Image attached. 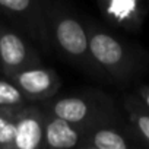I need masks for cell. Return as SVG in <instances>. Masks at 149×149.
<instances>
[{
	"label": "cell",
	"mask_w": 149,
	"mask_h": 149,
	"mask_svg": "<svg viewBox=\"0 0 149 149\" xmlns=\"http://www.w3.org/2000/svg\"><path fill=\"white\" fill-rule=\"evenodd\" d=\"M16 110H0V149H13Z\"/></svg>",
	"instance_id": "obj_13"
},
{
	"label": "cell",
	"mask_w": 149,
	"mask_h": 149,
	"mask_svg": "<svg viewBox=\"0 0 149 149\" xmlns=\"http://www.w3.org/2000/svg\"><path fill=\"white\" fill-rule=\"evenodd\" d=\"M10 81L18 86L29 104H42L53 100L61 86V79L57 72L42 64L22 70Z\"/></svg>",
	"instance_id": "obj_7"
},
{
	"label": "cell",
	"mask_w": 149,
	"mask_h": 149,
	"mask_svg": "<svg viewBox=\"0 0 149 149\" xmlns=\"http://www.w3.org/2000/svg\"><path fill=\"white\" fill-rule=\"evenodd\" d=\"M48 22L54 51L89 78L110 82L91 56L82 15L64 2L48 0Z\"/></svg>",
	"instance_id": "obj_2"
},
{
	"label": "cell",
	"mask_w": 149,
	"mask_h": 149,
	"mask_svg": "<svg viewBox=\"0 0 149 149\" xmlns=\"http://www.w3.org/2000/svg\"><path fill=\"white\" fill-rule=\"evenodd\" d=\"M133 94L140 100V102L143 104V107L149 111V85H146V84H137Z\"/></svg>",
	"instance_id": "obj_14"
},
{
	"label": "cell",
	"mask_w": 149,
	"mask_h": 149,
	"mask_svg": "<svg viewBox=\"0 0 149 149\" xmlns=\"http://www.w3.org/2000/svg\"><path fill=\"white\" fill-rule=\"evenodd\" d=\"M0 76H2V67H0Z\"/></svg>",
	"instance_id": "obj_17"
},
{
	"label": "cell",
	"mask_w": 149,
	"mask_h": 149,
	"mask_svg": "<svg viewBox=\"0 0 149 149\" xmlns=\"http://www.w3.org/2000/svg\"><path fill=\"white\" fill-rule=\"evenodd\" d=\"M41 64L40 53L9 22L0 19V67L2 76L12 79L25 69Z\"/></svg>",
	"instance_id": "obj_5"
},
{
	"label": "cell",
	"mask_w": 149,
	"mask_h": 149,
	"mask_svg": "<svg viewBox=\"0 0 149 149\" xmlns=\"http://www.w3.org/2000/svg\"><path fill=\"white\" fill-rule=\"evenodd\" d=\"M0 16L47 54L53 51L48 0H0Z\"/></svg>",
	"instance_id": "obj_4"
},
{
	"label": "cell",
	"mask_w": 149,
	"mask_h": 149,
	"mask_svg": "<svg viewBox=\"0 0 149 149\" xmlns=\"http://www.w3.org/2000/svg\"><path fill=\"white\" fill-rule=\"evenodd\" d=\"M85 133V129L76 127L45 113L41 149H78L84 143Z\"/></svg>",
	"instance_id": "obj_10"
},
{
	"label": "cell",
	"mask_w": 149,
	"mask_h": 149,
	"mask_svg": "<svg viewBox=\"0 0 149 149\" xmlns=\"http://www.w3.org/2000/svg\"><path fill=\"white\" fill-rule=\"evenodd\" d=\"M78 149H97L95 146H92V145H88V143H82Z\"/></svg>",
	"instance_id": "obj_15"
},
{
	"label": "cell",
	"mask_w": 149,
	"mask_h": 149,
	"mask_svg": "<svg viewBox=\"0 0 149 149\" xmlns=\"http://www.w3.org/2000/svg\"><path fill=\"white\" fill-rule=\"evenodd\" d=\"M137 149H149V148H146V146H143V145H139Z\"/></svg>",
	"instance_id": "obj_16"
},
{
	"label": "cell",
	"mask_w": 149,
	"mask_h": 149,
	"mask_svg": "<svg viewBox=\"0 0 149 149\" xmlns=\"http://www.w3.org/2000/svg\"><path fill=\"white\" fill-rule=\"evenodd\" d=\"M82 21L91 56L108 81L120 86L137 82L149 63L148 51L116 35L89 16H82Z\"/></svg>",
	"instance_id": "obj_1"
},
{
	"label": "cell",
	"mask_w": 149,
	"mask_h": 149,
	"mask_svg": "<svg viewBox=\"0 0 149 149\" xmlns=\"http://www.w3.org/2000/svg\"><path fill=\"white\" fill-rule=\"evenodd\" d=\"M84 143L97 149H137L140 145L127 126L126 118L118 124H104L86 130Z\"/></svg>",
	"instance_id": "obj_9"
},
{
	"label": "cell",
	"mask_w": 149,
	"mask_h": 149,
	"mask_svg": "<svg viewBox=\"0 0 149 149\" xmlns=\"http://www.w3.org/2000/svg\"><path fill=\"white\" fill-rule=\"evenodd\" d=\"M32 105L29 104L18 86L8 78L0 76V110H16Z\"/></svg>",
	"instance_id": "obj_12"
},
{
	"label": "cell",
	"mask_w": 149,
	"mask_h": 149,
	"mask_svg": "<svg viewBox=\"0 0 149 149\" xmlns=\"http://www.w3.org/2000/svg\"><path fill=\"white\" fill-rule=\"evenodd\" d=\"M40 105L47 114L85 130L124 121L116 101L100 89H84L76 94L54 97Z\"/></svg>",
	"instance_id": "obj_3"
},
{
	"label": "cell",
	"mask_w": 149,
	"mask_h": 149,
	"mask_svg": "<svg viewBox=\"0 0 149 149\" xmlns=\"http://www.w3.org/2000/svg\"><path fill=\"white\" fill-rule=\"evenodd\" d=\"M100 15L107 26L137 34L149 15V0H98Z\"/></svg>",
	"instance_id": "obj_6"
},
{
	"label": "cell",
	"mask_w": 149,
	"mask_h": 149,
	"mask_svg": "<svg viewBox=\"0 0 149 149\" xmlns=\"http://www.w3.org/2000/svg\"><path fill=\"white\" fill-rule=\"evenodd\" d=\"M121 110L134 139L140 145L149 148V111L134 94L123 95Z\"/></svg>",
	"instance_id": "obj_11"
},
{
	"label": "cell",
	"mask_w": 149,
	"mask_h": 149,
	"mask_svg": "<svg viewBox=\"0 0 149 149\" xmlns=\"http://www.w3.org/2000/svg\"><path fill=\"white\" fill-rule=\"evenodd\" d=\"M45 113L40 104L16 110V129L13 149H41L44 137Z\"/></svg>",
	"instance_id": "obj_8"
}]
</instances>
